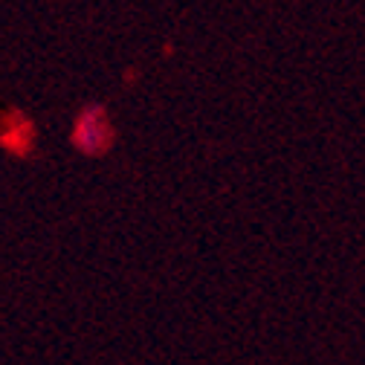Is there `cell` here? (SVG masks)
Here are the masks:
<instances>
[{"instance_id":"obj_1","label":"cell","mask_w":365,"mask_h":365,"mask_svg":"<svg viewBox=\"0 0 365 365\" xmlns=\"http://www.w3.org/2000/svg\"><path fill=\"white\" fill-rule=\"evenodd\" d=\"M70 140L87 157L105 154L113 145V125H110L105 108H99V105L84 108L76 116V122H73V136H70Z\"/></svg>"},{"instance_id":"obj_2","label":"cell","mask_w":365,"mask_h":365,"mask_svg":"<svg viewBox=\"0 0 365 365\" xmlns=\"http://www.w3.org/2000/svg\"><path fill=\"white\" fill-rule=\"evenodd\" d=\"M32 125L26 122V119H15V125H6L4 128V133H0V145L4 148H9V151H15V154H24V151H29V143H32Z\"/></svg>"}]
</instances>
